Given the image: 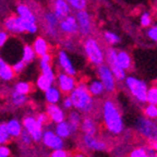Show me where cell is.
Masks as SVG:
<instances>
[{"mask_svg": "<svg viewBox=\"0 0 157 157\" xmlns=\"http://www.w3.org/2000/svg\"><path fill=\"white\" fill-rule=\"evenodd\" d=\"M128 157H150L148 155V147L137 146L130 151Z\"/></svg>", "mask_w": 157, "mask_h": 157, "instance_id": "cell-36", "label": "cell"}, {"mask_svg": "<svg viewBox=\"0 0 157 157\" xmlns=\"http://www.w3.org/2000/svg\"><path fill=\"white\" fill-rule=\"evenodd\" d=\"M11 156V150L7 146V144L0 145V157H10Z\"/></svg>", "mask_w": 157, "mask_h": 157, "instance_id": "cell-46", "label": "cell"}, {"mask_svg": "<svg viewBox=\"0 0 157 157\" xmlns=\"http://www.w3.org/2000/svg\"><path fill=\"white\" fill-rule=\"evenodd\" d=\"M75 17L76 20H78L80 35L83 37H90L93 33L94 27L91 14L86 10H82V11H76Z\"/></svg>", "mask_w": 157, "mask_h": 157, "instance_id": "cell-11", "label": "cell"}, {"mask_svg": "<svg viewBox=\"0 0 157 157\" xmlns=\"http://www.w3.org/2000/svg\"><path fill=\"white\" fill-rule=\"evenodd\" d=\"M0 31H1V27H0Z\"/></svg>", "mask_w": 157, "mask_h": 157, "instance_id": "cell-51", "label": "cell"}, {"mask_svg": "<svg viewBox=\"0 0 157 157\" xmlns=\"http://www.w3.org/2000/svg\"><path fill=\"white\" fill-rule=\"evenodd\" d=\"M54 130H55V132H56L60 137H62L63 140H67V139L71 137L72 135L74 134L73 130H72L71 125H70V123L68 122V120H64V121H62V122L56 123Z\"/></svg>", "mask_w": 157, "mask_h": 157, "instance_id": "cell-24", "label": "cell"}, {"mask_svg": "<svg viewBox=\"0 0 157 157\" xmlns=\"http://www.w3.org/2000/svg\"><path fill=\"white\" fill-rule=\"evenodd\" d=\"M71 157H87V156H86V154H84L83 152L76 151V152H74L73 154L71 155Z\"/></svg>", "mask_w": 157, "mask_h": 157, "instance_id": "cell-49", "label": "cell"}, {"mask_svg": "<svg viewBox=\"0 0 157 157\" xmlns=\"http://www.w3.org/2000/svg\"><path fill=\"white\" fill-rule=\"evenodd\" d=\"M59 29H60L61 34L67 37H74L78 34H80V32H78V20H76L75 15L70 14L64 17V19L60 20Z\"/></svg>", "mask_w": 157, "mask_h": 157, "instance_id": "cell-13", "label": "cell"}, {"mask_svg": "<svg viewBox=\"0 0 157 157\" xmlns=\"http://www.w3.org/2000/svg\"><path fill=\"white\" fill-rule=\"evenodd\" d=\"M62 108H63L64 110H72L74 109L73 107V101H72L71 97L69 95H66V97L62 98Z\"/></svg>", "mask_w": 157, "mask_h": 157, "instance_id": "cell-44", "label": "cell"}, {"mask_svg": "<svg viewBox=\"0 0 157 157\" xmlns=\"http://www.w3.org/2000/svg\"><path fill=\"white\" fill-rule=\"evenodd\" d=\"M39 69H40V73L48 76L52 82H56L57 75L55 73L54 69H52V63H48V62H45L43 60H39Z\"/></svg>", "mask_w": 157, "mask_h": 157, "instance_id": "cell-29", "label": "cell"}, {"mask_svg": "<svg viewBox=\"0 0 157 157\" xmlns=\"http://www.w3.org/2000/svg\"><path fill=\"white\" fill-rule=\"evenodd\" d=\"M73 101L74 109L82 115H92L95 110V99L88 91V85L85 82H78L76 87L70 94Z\"/></svg>", "mask_w": 157, "mask_h": 157, "instance_id": "cell-2", "label": "cell"}, {"mask_svg": "<svg viewBox=\"0 0 157 157\" xmlns=\"http://www.w3.org/2000/svg\"><path fill=\"white\" fill-rule=\"evenodd\" d=\"M80 131L82 134L97 135L98 131H99V127H98V123L95 120V118H93L91 115H85V117H83V120H82Z\"/></svg>", "mask_w": 157, "mask_h": 157, "instance_id": "cell-17", "label": "cell"}, {"mask_svg": "<svg viewBox=\"0 0 157 157\" xmlns=\"http://www.w3.org/2000/svg\"><path fill=\"white\" fill-rule=\"evenodd\" d=\"M67 120L71 125L73 133H76L80 131L82 124V120H83V117H82V113L78 110H70L69 113L67 115Z\"/></svg>", "mask_w": 157, "mask_h": 157, "instance_id": "cell-22", "label": "cell"}, {"mask_svg": "<svg viewBox=\"0 0 157 157\" xmlns=\"http://www.w3.org/2000/svg\"><path fill=\"white\" fill-rule=\"evenodd\" d=\"M151 146H152L153 148H154V150L157 152V141H155V142H152V143H151Z\"/></svg>", "mask_w": 157, "mask_h": 157, "instance_id": "cell-50", "label": "cell"}, {"mask_svg": "<svg viewBox=\"0 0 157 157\" xmlns=\"http://www.w3.org/2000/svg\"><path fill=\"white\" fill-rule=\"evenodd\" d=\"M27 101H29L27 95L19 93V92L13 90V92L11 93V103L14 107H22V106L26 105Z\"/></svg>", "mask_w": 157, "mask_h": 157, "instance_id": "cell-28", "label": "cell"}, {"mask_svg": "<svg viewBox=\"0 0 157 157\" xmlns=\"http://www.w3.org/2000/svg\"><path fill=\"white\" fill-rule=\"evenodd\" d=\"M56 83L57 86L60 88V91L63 93V95H70L71 92L76 87L78 82L76 81L75 75H71L61 71L57 74Z\"/></svg>", "mask_w": 157, "mask_h": 157, "instance_id": "cell-12", "label": "cell"}, {"mask_svg": "<svg viewBox=\"0 0 157 157\" xmlns=\"http://www.w3.org/2000/svg\"><path fill=\"white\" fill-rule=\"evenodd\" d=\"M49 157H71V155L69 154L68 151H66L64 148H59V150L52 151Z\"/></svg>", "mask_w": 157, "mask_h": 157, "instance_id": "cell-45", "label": "cell"}, {"mask_svg": "<svg viewBox=\"0 0 157 157\" xmlns=\"http://www.w3.org/2000/svg\"><path fill=\"white\" fill-rule=\"evenodd\" d=\"M33 48H34L37 57L39 58L50 52V46H49L47 39L43 36H38L35 38V40L33 42Z\"/></svg>", "mask_w": 157, "mask_h": 157, "instance_id": "cell-20", "label": "cell"}, {"mask_svg": "<svg viewBox=\"0 0 157 157\" xmlns=\"http://www.w3.org/2000/svg\"><path fill=\"white\" fill-rule=\"evenodd\" d=\"M15 75L17 74H15L12 66H10L5 59L0 57V80L5 82H10L14 78Z\"/></svg>", "mask_w": 157, "mask_h": 157, "instance_id": "cell-19", "label": "cell"}, {"mask_svg": "<svg viewBox=\"0 0 157 157\" xmlns=\"http://www.w3.org/2000/svg\"><path fill=\"white\" fill-rule=\"evenodd\" d=\"M26 62L24 61V60H19V61H17V62H14V63L12 64V68H13V70H14V72H15V74H20V73H22L23 71H24V69H25V67H26Z\"/></svg>", "mask_w": 157, "mask_h": 157, "instance_id": "cell-42", "label": "cell"}, {"mask_svg": "<svg viewBox=\"0 0 157 157\" xmlns=\"http://www.w3.org/2000/svg\"><path fill=\"white\" fill-rule=\"evenodd\" d=\"M46 113H48L49 118H50V122L55 123V124L67 120L66 111L58 104H47Z\"/></svg>", "mask_w": 157, "mask_h": 157, "instance_id": "cell-16", "label": "cell"}, {"mask_svg": "<svg viewBox=\"0 0 157 157\" xmlns=\"http://www.w3.org/2000/svg\"><path fill=\"white\" fill-rule=\"evenodd\" d=\"M69 5L75 11H82L86 10L88 5V0H68Z\"/></svg>", "mask_w": 157, "mask_h": 157, "instance_id": "cell-37", "label": "cell"}, {"mask_svg": "<svg viewBox=\"0 0 157 157\" xmlns=\"http://www.w3.org/2000/svg\"><path fill=\"white\" fill-rule=\"evenodd\" d=\"M12 136L10 135L7 128V122L0 123V145H5L11 142Z\"/></svg>", "mask_w": 157, "mask_h": 157, "instance_id": "cell-32", "label": "cell"}, {"mask_svg": "<svg viewBox=\"0 0 157 157\" xmlns=\"http://www.w3.org/2000/svg\"><path fill=\"white\" fill-rule=\"evenodd\" d=\"M153 22V19H152V15L150 14L148 12H145L141 15L140 17V24L142 27H150L152 25Z\"/></svg>", "mask_w": 157, "mask_h": 157, "instance_id": "cell-39", "label": "cell"}, {"mask_svg": "<svg viewBox=\"0 0 157 157\" xmlns=\"http://www.w3.org/2000/svg\"><path fill=\"white\" fill-rule=\"evenodd\" d=\"M81 143L85 150L91 152H106L108 150V143L97 135L82 134Z\"/></svg>", "mask_w": 157, "mask_h": 157, "instance_id": "cell-10", "label": "cell"}, {"mask_svg": "<svg viewBox=\"0 0 157 157\" xmlns=\"http://www.w3.org/2000/svg\"><path fill=\"white\" fill-rule=\"evenodd\" d=\"M37 57L36 52H35L33 46L29 45H24L23 46V52H22V60H24L26 63H31L35 60V58Z\"/></svg>", "mask_w": 157, "mask_h": 157, "instance_id": "cell-31", "label": "cell"}, {"mask_svg": "<svg viewBox=\"0 0 157 157\" xmlns=\"http://www.w3.org/2000/svg\"><path fill=\"white\" fill-rule=\"evenodd\" d=\"M147 104L157 105V84H153L152 86H148V91H147Z\"/></svg>", "mask_w": 157, "mask_h": 157, "instance_id": "cell-38", "label": "cell"}, {"mask_svg": "<svg viewBox=\"0 0 157 157\" xmlns=\"http://www.w3.org/2000/svg\"><path fill=\"white\" fill-rule=\"evenodd\" d=\"M97 75L98 78L103 82L104 86H105L106 93L107 94H113L117 90V78H116L115 74L111 71L110 67L107 63L104 62L103 64L97 67Z\"/></svg>", "mask_w": 157, "mask_h": 157, "instance_id": "cell-8", "label": "cell"}, {"mask_svg": "<svg viewBox=\"0 0 157 157\" xmlns=\"http://www.w3.org/2000/svg\"><path fill=\"white\" fill-rule=\"evenodd\" d=\"M3 29L8 33H11L13 35L23 34H35L38 31V24L37 22H32L29 20L23 19L17 14H11L6 17L3 21Z\"/></svg>", "mask_w": 157, "mask_h": 157, "instance_id": "cell-3", "label": "cell"}, {"mask_svg": "<svg viewBox=\"0 0 157 157\" xmlns=\"http://www.w3.org/2000/svg\"><path fill=\"white\" fill-rule=\"evenodd\" d=\"M83 50L87 58L88 62L97 68L98 66L103 64L105 60V49L98 42V39L94 37H85L83 42Z\"/></svg>", "mask_w": 157, "mask_h": 157, "instance_id": "cell-4", "label": "cell"}, {"mask_svg": "<svg viewBox=\"0 0 157 157\" xmlns=\"http://www.w3.org/2000/svg\"><path fill=\"white\" fill-rule=\"evenodd\" d=\"M20 141H21L22 145H24V146H31L32 143L34 142V141H33V137L31 136V134H29L26 130L23 131V133L21 134V136H20Z\"/></svg>", "mask_w": 157, "mask_h": 157, "instance_id": "cell-40", "label": "cell"}, {"mask_svg": "<svg viewBox=\"0 0 157 157\" xmlns=\"http://www.w3.org/2000/svg\"><path fill=\"white\" fill-rule=\"evenodd\" d=\"M146 36L153 40V42L157 43V24H153L150 27H147L146 31Z\"/></svg>", "mask_w": 157, "mask_h": 157, "instance_id": "cell-41", "label": "cell"}, {"mask_svg": "<svg viewBox=\"0 0 157 157\" xmlns=\"http://www.w3.org/2000/svg\"><path fill=\"white\" fill-rule=\"evenodd\" d=\"M43 22H44V31L46 35L52 39H58L61 38V32L59 29V23L60 20L58 19L54 11H46L43 17Z\"/></svg>", "mask_w": 157, "mask_h": 157, "instance_id": "cell-7", "label": "cell"}, {"mask_svg": "<svg viewBox=\"0 0 157 157\" xmlns=\"http://www.w3.org/2000/svg\"><path fill=\"white\" fill-rule=\"evenodd\" d=\"M62 93L58 86L52 85L45 92V101L47 104H59V101H62Z\"/></svg>", "mask_w": 157, "mask_h": 157, "instance_id": "cell-23", "label": "cell"}, {"mask_svg": "<svg viewBox=\"0 0 157 157\" xmlns=\"http://www.w3.org/2000/svg\"><path fill=\"white\" fill-rule=\"evenodd\" d=\"M136 132L150 143L157 141V123L145 116H140L136 118L134 123Z\"/></svg>", "mask_w": 157, "mask_h": 157, "instance_id": "cell-6", "label": "cell"}, {"mask_svg": "<svg viewBox=\"0 0 157 157\" xmlns=\"http://www.w3.org/2000/svg\"><path fill=\"white\" fill-rule=\"evenodd\" d=\"M55 82H52L48 76L44 75V74H39V76L37 78L36 80V86L42 92H46L48 88H50L52 85H54Z\"/></svg>", "mask_w": 157, "mask_h": 157, "instance_id": "cell-30", "label": "cell"}, {"mask_svg": "<svg viewBox=\"0 0 157 157\" xmlns=\"http://www.w3.org/2000/svg\"><path fill=\"white\" fill-rule=\"evenodd\" d=\"M42 143L48 150H59V148H64V140L60 137L55 130L52 129H45L44 134H43Z\"/></svg>", "mask_w": 157, "mask_h": 157, "instance_id": "cell-14", "label": "cell"}, {"mask_svg": "<svg viewBox=\"0 0 157 157\" xmlns=\"http://www.w3.org/2000/svg\"><path fill=\"white\" fill-rule=\"evenodd\" d=\"M37 120L39 121V122L42 123L44 127H46L47 124H48L49 122H50V118H49L48 113H46V111H43V113H38L36 116Z\"/></svg>", "mask_w": 157, "mask_h": 157, "instance_id": "cell-43", "label": "cell"}, {"mask_svg": "<svg viewBox=\"0 0 157 157\" xmlns=\"http://www.w3.org/2000/svg\"><path fill=\"white\" fill-rule=\"evenodd\" d=\"M88 85V91L94 97H101L104 94L106 93L105 86H104L103 82L99 80V78H95V80H92Z\"/></svg>", "mask_w": 157, "mask_h": 157, "instance_id": "cell-26", "label": "cell"}, {"mask_svg": "<svg viewBox=\"0 0 157 157\" xmlns=\"http://www.w3.org/2000/svg\"><path fill=\"white\" fill-rule=\"evenodd\" d=\"M15 11H17V14L19 17H23V19L29 20L32 22H37V17L35 15V13H33L31 8L27 5H25V3H19L17 6Z\"/></svg>", "mask_w": 157, "mask_h": 157, "instance_id": "cell-27", "label": "cell"}, {"mask_svg": "<svg viewBox=\"0 0 157 157\" xmlns=\"http://www.w3.org/2000/svg\"><path fill=\"white\" fill-rule=\"evenodd\" d=\"M32 90H33V85L29 82L20 81L14 85V91L19 92V93L25 94V95H29L32 92Z\"/></svg>", "mask_w": 157, "mask_h": 157, "instance_id": "cell-35", "label": "cell"}, {"mask_svg": "<svg viewBox=\"0 0 157 157\" xmlns=\"http://www.w3.org/2000/svg\"><path fill=\"white\" fill-rule=\"evenodd\" d=\"M118 63L120 64L125 71H130L133 68V60L131 55L125 50H118L117 54Z\"/></svg>", "mask_w": 157, "mask_h": 157, "instance_id": "cell-25", "label": "cell"}, {"mask_svg": "<svg viewBox=\"0 0 157 157\" xmlns=\"http://www.w3.org/2000/svg\"><path fill=\"white\" fill-rule=\"evenodd\" d=\"M7 128L8 131H9L10 135L12 136V139H20L21 134L24 131V127H23L22 121L17 120L15 118L13 119H10L7 122Z\"/></svg>", "mask_w": 157, "mask_h": 157, "instance_id": "cell-21", "label": "cell"}, {"mask_svg": "<svg viewBox=\"0 0 157 157\" xmlns=\"http://www.w3.org/2000/svg\"><path fill=\"white\" fill-rule=\"evenodd\" d=\"M23 127L24 130H26L27 132L31 134V136L33 137V141L35 143L42 142L43 140V134H44V125L37 120L36 116H25L22 120Z\"/></svg>", "mask_w": 157, "mask_h": 157, "instance_id": "cell-9", "label": "cell"}, {"mask_svg": "<svg viewBox=\"0 0 157 157\" xmlns=\"http://www.w3.org/2000/svg\"><path fill=\"white\" fill-rule=\"evenodd\" d=\"M101 120L105 130L113 136L121 135L124 131L122 113L113 98H106L101 104Z\"/></svg>", "mask_w": 157, "mask_h": 157, "instance_id": "cell-1", "label": "cell"}, {"mask_svg": "<svg viewBox=\"0 0 157 157\" xmlns=\"http://www.w3.org/2000/svg\"><path fill=\"white\" fill-rule=\"evenodd\" d=\"M71 9L68 0H52V11L59 20H62L71 14Z\"/></svg>", "mask_w": 157, "mask_h": 157, "instance_id": "cell-18", "label": "cell"}, {"mask_svg": "<svg viewBox=\"0 0 157 157\" xmlns=\"http://www.w3.org/2000/svg\"><path fill=\"white\" fill-rule=\"evenodd\" d=\"M40 60H43V61H45V62H48V63H52V55L49 52V54H46V55H44L43 57H40Z\"/></svg>", "mask_w": 157, "mask_h": 157, "instance_id": "cell-48", "label": "cell"}, {"mask_svg": "<svg viewBox=\"0 0 157 157\" xmlns=\"http://www.w3.org/2000/svg\"><path fill=\"white\" fill-rule=\"evenodd\" d=\"M124 84L129 93L139 104L145 105L147 103V91L148 85L145 81L136 76L129 75L125 78Z\"/></svg>", "mask_w": 157, "mask_h": 157, "instance_id": "cell-5", "label": "cell"}, {"mask_svg": "<svg viewBox=\"0 0 157 157\" xmlns=\"http://www.w3.org/2000/svg\"><path fill=\"white\" fill-rule=\"evenodd\" d=\"M143 116L146 118H150L152 120H156L157 119V105L154 104H145L144 108H143Z\"/></svg>", "mask_w": 157, "mask_h": 157, "instance_id": "cell-33", "label": "cell"}, {"mask_svg": "<svg viewBox=\"0 0 157 157\" xmlns=\"http://www.w3.org/2000/svg\"><path fill=\"white\" fill-rule=\"evenodd\" d=\"M57 61H58V66L60 67L61 71L66 72L71 75H75L76 74V69L74 68L73 63H72L71 59L69 57L68 52L63 49H60L57 52Z\"/></svg>", "mask_w": 157, "mask_h": 157, "instance_id": "cell-15", "label": "cell"}, {"mask_svg": "<svg viewBox=\"0 0 157 157\" xmlns=\"http://www.w3.org/2000/svg\"><path fill=\"white\" fill-rule=\"evenodd\" d=\"M8 38H9V35L5 31H0V47H2L6 45V43L8 42Z\"/></svg>", "mask_w": 157, "mask_h": 157, "instance_id": "cell-47", "label": "cell"}, {"mask_svg": "<svg viewBox=\"0 0 157 157\" xmlns=\"http://www.w3.org/2000/svg\"><path fill=\"white\" fill-rule=\"evenodd\" d=\"M103 37H104V39H105V42L107 43L109 46H115V45H118L120 43V37L113 32L105 31V32L103 33Z\"/></svg>", "mask_w": 157, "mask_h": 157, "instance_id": "cell-34", "label": "cell"}]
</instances>
